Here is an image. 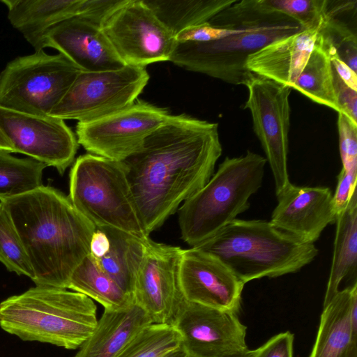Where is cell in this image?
Masks as SVG:
<instances>
[{"label": "cell", "mask_w": 357, "mask_h": 357, "mask_svg": "<svg viewBox=\"0 0 357 357\" xmlns=\"http://www.w3.org/2000/svg\"><path fill=\"white\" fill-rule=\"evenodd\" d=\"M56 50L83 72L117 70L126 66L102 29L79 16L62 21L43 37V48Z\"/></svg>", "instance_id": "ac0fdd59"}, {"label": "cell", "mask_w": 357, "mask_h": 357, "mask_svg": "<svg viewBox=\"0 0 357 357\" xmlns=\"http://www.w3.org/2000/svg\"><path fill=\"white\" fill-rule=\"evenodd\" d=\"M294 339L289 331L279 333L253 350L252 357H293Z\"/></svg>", "instance_id": "e575fe53"}, {"label": "cell", "mask_w": 357, "mask_h": 357, "mask_svg": "<svg viewBox=\"0 0 357 357\" xmlns=\"http://www.w3.org/2000/svg\"><path fill=\"white\" fill-rule=\"evenodd\" d=\"M109 248L110 241L106 232L96 227L90 241V255L96 259H99L108 252Z\"/></svg>", "instance_id": "74e56055"}, {"label": "cell", "mask_w": 357, "mask_h": 357, "mask_svg": "<svg viewBox=\"0 0 357 357\" xmlns=\"http://www.w3.org/2000/svg\"><path fill=\"white\" fill-rule=\"evenodd\" d=\"M337 114V126L342 168L357 167V123L343 113Z\"/></svg>", "instance_id": "1f68e13d"}, {"label": "cell", "mask_w": 357, "mask_h": 357, "mask_svg": "<svg viewBox=\"0 0 357 357\" xmlns=\"http://www.w3.org/2000/svg\"><path fill=\"white\" fill-rule=\"evenodd\" d=\"M197 248L218 259L245 284L298 271L319 250L270 221L234 219Z\"/></svg>", "instance_id": "277c9868"}, {"label": "cell", "mask_w": 357, "mask_h": 357, "mask_svg": "<svg viewBox=\"0 0 357 357\" xmlns=\"http://www.w3.org/2000/svg\"><path fill=\"white\" fill-rule=\"evenodd\" d=\"M277 196L271 222L301 241L314 243L337 215L327 187L297 186L290 183Z\"/></svg>", "instance_id": "e0dca14e"}, {"label": "cell", "mask_w": 357, "mask_h": 357, "mask_svg": "<svg viewBox=\"0 0 357 357\" xmlns=\"http://www.w3.org/2000/svg\"><path fill=\"white\" fill-rule=\"evenodd\" d=\"M252 354H253V350L251 351V350L248 349V351H246L243 353L233 355L229 357H252Z\"/></svg>", "instance_id": "60d3db41"}, {"label": "cell", "mask_w": 357, "mask_h": 357, "mask_svg": "<svg viewBox=\"0 0 357 357\" xmlns=\"http://www.w3.org/2000/svg\"><path fill=\"white\" fill-rule=\"evenodd\" d=\"M183 251L178 246L149 241L136 278L134 302L153 323L171 324L183 300L178 283Z\"/></svg>", "instance_id": "9a60e30c"}, {"label": "cell", "mask_w": 357, "mask_h": 357, "mask_svg": "<svg viewBox=\"0 0 357 357\" xmlns=\"http://www.w3.org/2000/svg\"><path fill=\"white\" fill-rule=\"evenodd\" d=\"M151 324L149 315L135 303L126 310H105L93 332L74 357H116L136 335Z\"/></svg>", "instance_id": "44dd1931"}, {"label": "cell", "mask_w": 357, "mask_h": 357, "mask_svg": "<svg viewBox=\"0 0 357 357\" xmlns=\"http://www.w3.org/2000/svg\"><path fill=\"white\" fill-rule=\"evenodd\" d=\"M100 229L107 234L110 248L102 258L94 259L102 271L134 298L136 278L151 238L112 228Z\"/></svg>", "instance_id": "603a6c76"}, {"label": "cell", "mask_w": 357, "mask_h": 357, "mask_svg": "<svg viewBox=\"0 0 357 357\" xmlns=\"http://www.w3.org/2000/svg\"><path fill=\"white\" fill-rule=\"evenodd\" d=\"M245 86L248 96L244 107L252 115L253 130L271 167L278 195L291 183L287 156L291 89L256 75Z\"/></svg>", "instance_id": "30bf717a"}, {"label": "cell", "mask_w": 357, "mask_h": 357, "mask_svg": "<svg viewBox=\"0 0 357 357\" xmlns=\"http://www.w3.org/2000/svg\"><path fill=\"white\" fill-rule=\"evenodd\" d=\"M0 151L15 153V149L8 137L0 127Z\"/></svg>", "instance_id": "f35d334b"}, {"label": "cell", "mask_w": 357, "mask_h": 357, "mask_svg": "<svg viewBox=\"0 0 357 357\" xmlns=\"http://www.w3.org/2000/svg\"><path fill=\"white\" fill-rule=\"evenodd\" d=\"M190 357H229L248 350L246 326L236 313L183 298L171 324Z\"/></svg>", "instance_id": "4fadbf2b"}, {"label": "cell", "mask_w": 357, "mask_h": 357, "mask_svg": "<svg viewBox=\"0 0 357 357\" xmlns=\"http://www.w3.org/2000/svg\"><path fill=\"white\" fill-rule=\"evenodd\" d=\"M181 345L172 324L153 323L142 330L116 357H163Z\"/></svg>", "instance_id": "f1b7e54d"}, {"label": "cell", "mask_w": 357, "mask_h": 357, "mask_svg": "<svg viewBox=\"0 0 357 357\" xmlns=\"http://www.w3.org/2000/svg\"><path fill=\"white\" fill-rule=\"evenodd\" d=\"M0 261L7 270L34 277L29 257L14 222L3 204L0 202Z\"/></svg>", "instance_id": "f546056e"}, {"label": "cell", "mask_w": 357, "mask_h": 357, "mask_svg": "<svg viewBox=\"0 0 357 357\" xmlns=\"http://www.w3.org/2000/svg\"><path fill=\"white\" fill-rule=\"evenodd\" d=\"M1 203L23 243L36 286L67 289L74 270L90 254L96 227L68 197L51 186L42 185Z\"/></svg>", "instance_id": "7a4b0ae2"}, {"label": "cell", "mask_w": 357, "mask_h": 357, "mask_svg": "<svg viewBox=\"0 0 357 357\" xmlns=\"http://www.w3.org/2000/svg\"><path fill=\"white\" fill-rule=\"evenodd\" d=\"M237 0H143L175 36L181 31L208 22Z\"/></svg>", "instance_id": "484cf974"}, {"label": "cell", "mask_w": 357, "mask_h": 357, "mask_svg": "<svg viewBox=\"0 0 357 357\" xmlns=\"http://www.w3.org/2000/svg\"><path fill=\"white\" fill-rule=\"evenodd\" d=\"M266 163L265 157L250 151L226 157L205 185L180 207L182 239L196 247L245 211L249 199L262 185Z\"/></svg>", "instance_id": "8992f818"}, {"label": "cell", "mask_w": 357, "mask_h": 357, "mask_svg": "<svg viewBox=\"0 0 357 357\" xmlns=\"http://www.w3.org/2000/svg\"><path fill=\"white\" fill-rule=\"evenodd\" d=\"M81 72L59 53L49 54L42 50L16 57L0 74V106L49 116Z\"/></svg>", "instance_id": "ba28073f"}, {"label": "cell", "mask_w": 357, "mask_h": 357, "mask_svg": "<svg viewBox=\"0 0 357 357\" xmlns=\"http://www.w3.org/2000/svg\"><path fill=\"white\" fill-rule=\"evenodd\" d=\"M218 124L171 115L121 161L148 235L203 188L222 154Z\"/></svg>", "instance_id": "6da1fadb"}, {"label": "cell", "mask_w": 357, "mask_h": 357, "mask_svg": "<svg viewBox=\"0 0 357 357\" xmlns=\"http://www.w3.org/2000/svg\"><path fill=\"white\" fill-rule=\"evenodd\" d=\"M47 165L32 158H18L0 151V202L43 185Z\"/></svg>", "instance_id": "83f0119b"}, {"label": "cell", "mask_w": 357, "mask_h": 357, "mask_svg": "<svg viewBox=\"0 0 357 357\" xmlns=\"http://www.w3.org/2000/svg\"><path fill=\"white\" fill-rule=\"evenodd\" d=\"M333 74L335 92L340 112L357 123V91L347 86L333 69Z\"/></svg>", "instance_id": "d590c367"}, {"label": "cell", "mask_w": 357, "mask_h": 357, "mask_svg": "<svg viewBox=\"0 0 357 357\" xmlns=\"http://www.w3.org/2000/svg\"><path fill=\"white\" fill-rule=\"evenodd\" d=\"M319 29H304L271 43L249 56L248 69L291 89L310 57Z\"/></svg>", "instance_id": "d6986e66"}, {"label": "cell", "mask_w": 357, "mask_h": 357, "mask_svg": "<svg viewBox=\"0 0 357 357\" xmlns=\"http://www.w3.org/2000/svg\"><path fill=\"white\" fill-rule=\"evenodd\" d=\"M333 255L326 286L324 306L340 291L341 282L347 277L356 278L357 268V192L346 208L337 218Z\"/></svg>", "instance_id": "cb8c5ba5"}, {"label": "cell", "mask_w": 357, "mask_h": 357, "mask_svg": "<svg viewBox=\"0 0 357 357\" xmlns=\"http://www.w3.org/2000/svg\"><path fill=\"white\" fill-rule=\"evenodd\" d=\"M178 283L187 301L236 313L244 284L222 261L197 248L183 250Z\"/></svg>", "instance_id": "2e32d148"}, {"label": "cell", "mask_w": 357, "mask_h": 357, "mask_svg": "<svg viewBox=\"0 0 357 357\" xmlns=\"http://www.w3.org/2000/svg\"><path fill=\"white\" fill-rule=\"evenodd\" d=\"M149 77L144 67L128 65L112 70L82 71L49 116L82 123L109 116L132 105Z\"/></svg>", "instance_id": "9c48e42d"}, {"label": "cell", "mask_w": 357, "mask_h": 357, "mask_svg": "<svg viewBox=\"0 0 357 357\" xmlns=\"http://www.w3.org/2000/svg\"><path fill=\"white\" fill-rule=\"evenodd\" d=\"M163 357H190L185 349L181 345L178 348L171 351Z\"/></svg>", "instance_id": "ab89813d"}, {"label": "cell", "mask_w": 357, "mask_h": 357, "mask_svg": "<svg viewBox=\"0 0 357 357\" xmlns=\"http://www.w3.org/2000/svg\"><path fill=\"white\" fill-rule=\"evenodd\" d=\"M88 296L67 289L36 286L0 303V326L24 341L79 349L98 323Z\"/></svg>", "instance_id": "5b68a950"}, {"label": "cell", "mask_w": 357, "mask_h": 357, "mask_svg": "<svg viewBox=\"0 0 357 357\" xmlns=\"http://www.w3.org/2000/svg\"><path fill=\"white\" fill-rule=\"evenodd\" d=\"M221 13L236 26L231 35L206 43H176L169 61L234 85L255 75L250 56L271 43L304 30L294 19L261 9L255 0L236 1Z\"/></svg>", "instance_id": "3957f363"}, {"label": "cell", "mask_w": 357, "mask_h": 357, "mask_svg": "<svg viewBox=\"0 0 357 357\" xmlns=\"http://www.w3.org/2000/svg\"><path fill=\"white\" fill-rule=\"evenodd\" d=\"M8 19L35 51L44 50L45 33L58 23L80 13L82 0H1Z\"/></svg>", "instance_id": "7402d4cb"}, {"label": "cell", "mask_w": 357, "mask_h": 357, "mask_svg": "<svg viewBox=\"0 0 357 357\" xmlns=\"http://www.w3.org/2000/svg\"><path fill=\"white\" fill-rule=\"evenodd\" d=\"M262 10L277 12L296 21L303 29L321 27L326 0H255Z\"/></svg>", "instance_id": "4dcf8cb0"}, {"label": "cell", "mask_w": 357, "mask_h": 357, "mask_svg": "<svg viewBox=\"0 0 357 357\" xmlns=\"http://www.w3.org/2000/svg\"><path fill=\"white\" fill-rule=\"evenodd\" d=\"M292 89L316 103L340 112L335 92L330 55L319 36Z\"/></svg>", "instance_id": "4316f807"}, {"label": "cell", "mask_w": 357, "mask_h": 357, "mask_svg": "<svg viewBox=\"0 0 357 357\" xmlns=\"http://www.w3.org/2000/svg\"><path fill=\"white\" fill-rule=\"evenodd\" d=\"M357 167L349 169L342 168L337 176V183L333 195L334 207L337 215L347 206L352 195L356 191Z\"/></svg>", "instance_id": "836d02e7"}, {"label": "cell", "mask_w": 357, "mask_h": 357, "mask_svg": "<svg viewBox=\"0 0 357 357\" xmlns=\"http://www.w3.org/2000/svg\"><path fill=\"white\" fill-rule=\"evenodd\" d=\"M0 127L12 143L15 153L52 166L60 174L74 161L79 144L63 119L0 106Z\"/></svg>", "instance_id": "5bb4252c"}, {"label": "cell", "mask_w": 357, "mask_h": 357, "mask_svg": "<svg viewBox=\"0 0 357 357\" xmlns=\"http://www.w3.org/2000/svg\"><path fill=\"white\" fill-rule=\"evenodd\" d=\"M102 31L126 65L144 67L169 61L174 36L143 0H130L103 25Z\"/></svg>", "instance_id": "7c38bea8"}, {"label": "cell", "mask_w": 357, "mask_h": 357, "mask_svg": "<svg viewBox=\"0 0 357 357\" xmlns=\"http://www.w3.org/2000/svg\"><path fill=\"white\" fill-rule=\"evenodd\" d=\"M130 0H82L78 16L102 29L107 20Z\"/></svg>", "instance_id": "d6a6232c"}, {"label": "cell", "mask_w": 357, "mask_h": 357, "mask_svg": "<svg viewBox=\"0 0 357 357\" xmlns=\"http://www.w3.org/2000/svg\"><path fill=\"white\" fill-rule=\"evenodd\" d=\"M171 115L166 108L137 100L109 116L77 122L76 137L89 153L123 161L138 151L146 138Z\"/></svg>", "instance_id": "8fae6325"}, {"label": "cell", "mask_w": 357, "mask_h": 357, "mask_svg": "<svg viewBox=\"0 0 357 357\" xmlns=\"http://www.w3.org/2000/svg\"><path fill=\"white\" fill-rule=\"evenodd\" d=\"M328 53L333 70L347 86L357 91L356 73L352 70L335 54Z\"/></svg>", "instance_id": "8d00e7d4"}, {"label": "cell", "mask_w": 357, "mask_h": 357, "mask_svg": "<svg viewBox=\"0 0 357 357\" xmlns=\"http://www.w3.org/2000/svg\"><path fill=\"white\" fill-rule=\"evenodd\" d=\"M68 198L96 227L149 237L139 218L121 161L91 153L78 157L70 172Z\"/></svg>", "instance_id": "52a82bcc"}, {"label": "cell", "mask_w": 357, "mask_h": 357, "mask_svg": "<svg viewBox=\"0 0 357 357\" xmlns=\"http://www.w3.org/2000/svg\"><path fill=\"white\" fill-rule=\"evenodd\" d=\"M357 282L340 290L325 306L315 342L309 357H357V333L352 329L350 310Z\"/></svg>", "instance_id": "ffe728a7"}, {"label": "cell", "mask_w": 357, "mask_h": 357, "mask_svg": "<svg viewBox=\"0 0 357 357\" xmlns=\"http://www.w3.org/2000/svg\"><path fill=\"white\" fill-rule=\"evenodd\" d=\"M67 289L88 296L107 310H126L135 303L90 254L74 270Z\"/></svg>", "instance_id": "d4e9b609"}]
</instances>
